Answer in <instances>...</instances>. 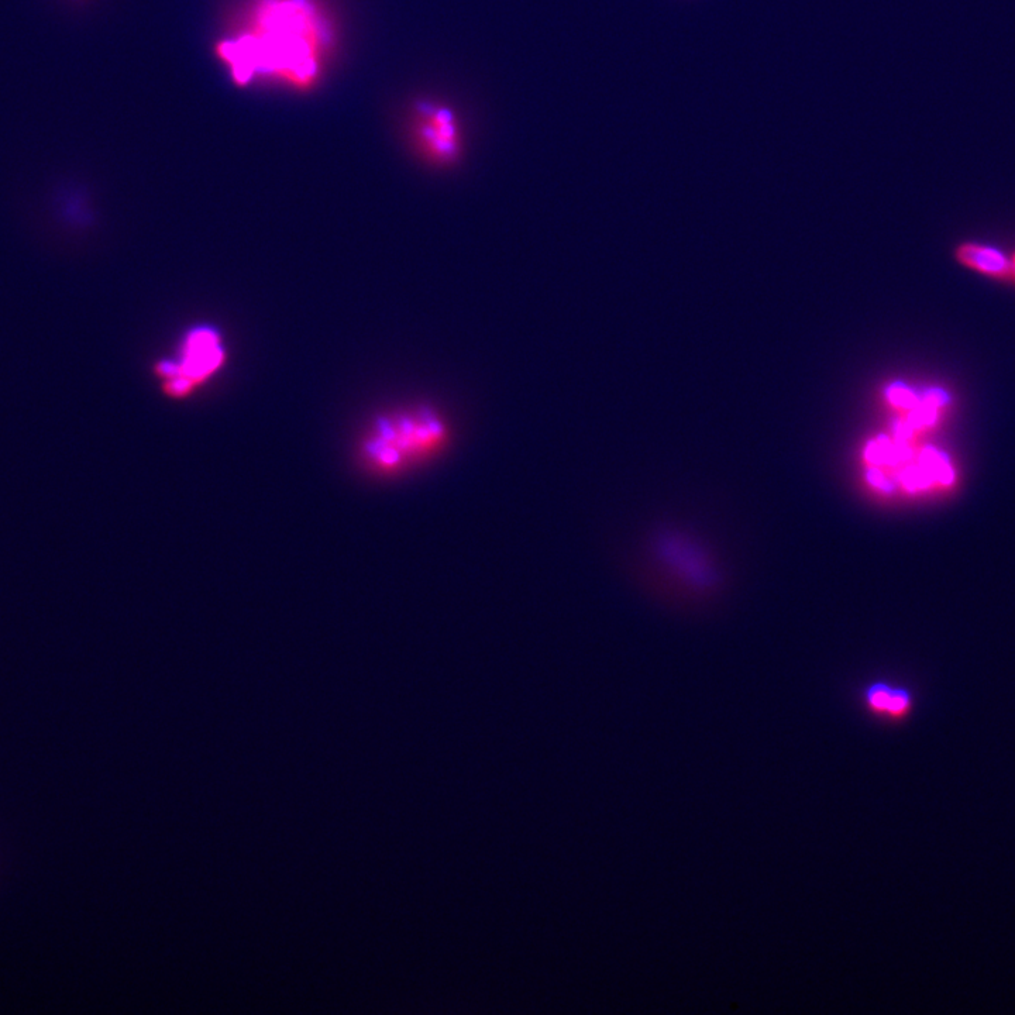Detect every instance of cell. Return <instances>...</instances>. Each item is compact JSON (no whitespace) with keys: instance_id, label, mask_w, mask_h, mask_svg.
Here are the masks:
<instances>
[{"instance_id":"obj_9","label":"cell","mask_w":1015,"mask_h":1015,"mask_svg":"<svg viewBox=\"0 0 1015 1015\" xmlns=\"http://www.w3.org/2000/svg\"><path fill=\"white\" fill-rule=\"evenodd\" d=\"M889 398L894 405L904 406V408H914L917 405V399H915L913 392L906 387H900V385L890 388Z\"/></svg>"},{"instance_id":"obj_2","label":"cell","mask_w":1015,"mask_h":1015,"mask_svg":"<svg viewBox=\"0 0 1015 1015\" xmlns=\"http://www.w3.org/2000/svg\"><path fill=\"white\" fill-rule=\"evenodd\" d=\"M449 440V425L439 411L406 406L371 422L361 439V461L375 474L394 476L435 459Z\"/></svg>"},{"instance_id":"obj_5","label":"cell","mask_w":1015,"mask_h":1015,"mask_svg":"<svg viewBox=\"0 0 1015 1015\" xmlns=\"http://www.w3.org/2000/svg\"><path fill=\"white\" fill-rule=\"evenodd\" d=\"M958 260L966 267L992 277H1007L1014 271L1013 263L1001 251L975 243L962 244L958 249Z\"/></svg>"},{"instance_id":"obj_10","label":"cell","mask_w":1015,"mask_h":1015,"mask_svg":"<svg viewBox=\"0 0 1015 1015\" xmlns=\"http://www.w3.org/2000/svg\"><path fill=\"white\" fill-rule=\"evenodd\" d=\"M867 478H869L870 483L876 485V487L882 488L884 491L893 490V484H891L890 481H887L883 474L879 473V471H869V473H867Z\"/></svg>"},{"instance_id":"obj_3","label":"cell","mask_w":1015,"mask_h":1015,"mask_svg":"<svg viewBox=\"0 0 1015 1015\" xmlns=\"http://www.w3.org/2000/svg\"><path fill=\"white\" fill-rule=\"evenodd\" d=\"M227 361L225 333L213 323L199 322L181 333L170 354L156 360L153 375L165 397L184 401L213 383Z\"/></svg>"},{"instance_id":"obj_11","label":"cell","mask_w":1015,"mask_h":1015,"mask_svg":"<svg viewBox=\"0 0 1015 1015\" xmlns=\"http://www.w3.org/2000/svg\"><path fill=\"white\" fill-rule=\"evenodd\" d=\"M1013 267H1014V273H1015V256H1014V260H1013Z\"/></svg>"},{"instance_id":"obj_4","label":"cell","mask_w":1015,"mask_h":1015,"mask_svg":"<svg viewBox=\"0 0 1015 1015\" xmlns=\"http://www.w3.org/2000/svg\"><path fill=\"white\" fill-rule=\"evenodd\" d=\"M409 134L419 158L432 167H453L463 156V123L449 103L418 99L411 109Z\"/></svg>"},{"instance_id":"obj_7","label":"cell","mask_w":1015,"mask_h":1015,"mask_svg":"<svg viewBox=\"0 0 1015 1015\" xmlns=\"http://www.w3.org/2000/svg\"><path fill=\"white\" fill-rule=\"evenodd\" d=\"M921 467L930 473L932 478L941 481L942 484H949L952 481L953 473L949 466L948 459L935 449H925L921 454Z\"/></svg>"},{"instance_id":"obj_1","label":"cell","mask_w":1015,"mask_h":1015,"mask_svg":"<svg viewBox=\"0 0 1015 1015\" xmlns=\"http://www.w3.org/2000/svg\"><path fill=\"white\" fill-rule=\"evenodd\" d=\"M336 47L335 24L316 0H250L216 53L237 85L308 91Z\"/></svg>"},{"instance_id":"obj_8","label":"cell","mask_w":1015,"mask_h":1015,"mask_svg":"<svg viewBox=\"0 0 1015 1015\" xmlns=\"http://www.w3.org/2000/svg\"><path fill=\"white\" fill-rule=\"evenodd\" d=\"M901 478H903L904 484H906L910 490H914V488L927 487L932 480L930 473H928L927 470L922 469V467H910V469L904 471L903 477Z\"/></svg>"},{"instance_id":"obj_6","label":"cell","mask_w":1015,"mask_h":1015,"mask_svg":"<svg viewBox=\"0 0 1015 1015\" xmlns=\"http://www.w3.org/2000/svg\"><path fill=\"white\" fill-rule=\"evenodd\" d=\"M865 700L870 710L890 717H903L911 707V695L904 688H894L889 684L876 683L867 687Z\"/></svg>"}]
</instances>
